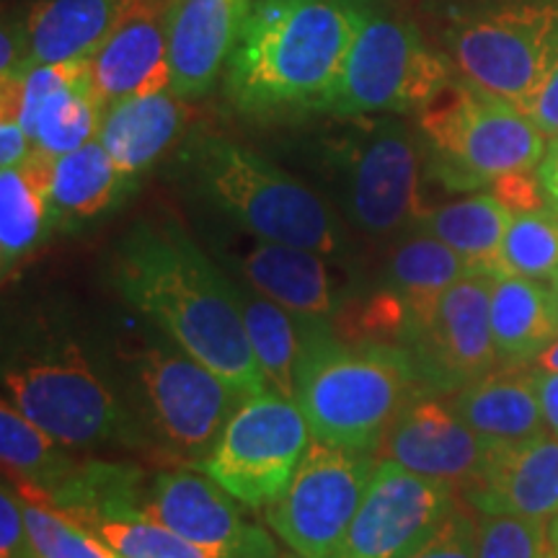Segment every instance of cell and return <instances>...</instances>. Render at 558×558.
Segmentation results:
<instances>
[{
    "label": "cell",
    "mask_w": 558,
    "mask_h": 558,
    "mask_svg": "<svg viewBox=\"0 0 558 558\" xmlns=\"http://www.w3.org/2000/svg\"><path fill=\"white\" fill-rule=\"evenodd\" d=\"M194 190L246 235L341 256L347 235L329 202L308 184L222 135L194 137L184 150Z\"/></svg>",
    "instance_id": "277c9868"
},
{
    "label": "cell",
    "mask_w": 558,
    "mask_h": 558,
    "mask_svg": "<svg viewBox=\"0 0 558 558\" xmlns=\"http://www.w3.org/2000/svg\"><path fill=\"white\" fill-rule=\"evenodd\" d=\"M458 486L378 460L339 558H401L460 505Z\"/></svg>",
    "instance_id": "5bb4252c"
},
{
    "label": "cell",
    "mask_w": 558,
    "mask_h": 558,
    "mask_svg": "<svg viewBox=\"0 0 558 558\" xmlns=\"http://www.w3.org/2000/svg\"><path fill=\"white\" fill-rule=\"evenodd\" d=\"M373 469V452L311 439L288 488L264 509L269 527L300 558H339Z\"/></svg>",
    "instance_id": "8fae6325"
},
{
    "label": "cell",
    "mask_w": 558,
    "mask_h": 558,
    "mask_svg": "<svg viewBox=\"0 0 558 558\" xmlns=\"http://www.w3.org/2000/svg\"><path fill=\"white\" fill-rule=\"evenodd\" d=\"M354 3H362V5H373V0H354Z\"/></svg>",
    "instance_id": "bcb514c9"
},
{
    "label": "cell",
    "mask_w": 558,
    "mask_h": 558,
    "mask_svg": "<svg viewBox=\"0 0 558 558\" xmlns=\"http://www.w3.org/2000/svg\"><path fill=\"white\" fill-rule=\"evenodd\" d=\"M512 209L497 194H473L450 205L427 209L414 228L427 230L452 251H458L471 267L494 269L501 241H505Z\"/></svg>",
    "instance_id": "f1b7e54d"
},
{
    "label": "cell",
    "mask_w": 558,
    "mask_h": 558,
    "mask_svg": "<svg viewBox=\"0 0 558 558\" xmlns=\"http://www.w3.org/2000/svg\"><path fill=\"white\" fill-rule=\"evenodd\" d=\"M550 541H554V550H556V556H558V514L554 520H550Z\"/></svg>",
    "instance_id": "f6af8a7d"
},
{
    "label": "cell",
    "mask_w": 558,
    "mask_h": 558,
    "mask_svg": "<svg viewBox=\"0 0 558 558\" xmlns=\"http://www.w3.org/2000/svg\"><path fill=\"white\" fill-rule=\"evenodd\" d=\"M478 558H558L550 520L478 514Z\"/></svg>",
    "instance_id": "e575fe53"
},
{
    "label": "cell",
    "mask_w": 558,
    "mask_h": 558,
    "mask_svg": "<svg viewBox=\"0 0 558 558\" xmlns=\"http://www.w3.org/2000/svg\"><path fill=\"white\" fill-rule=\"evenodd\" d=\"M120 0H39L24 19L32 65L88 62L111 29Z\"/></svg>",
    "instance_id": "cb8c5ba5"
},
{
    "label": "cell",
    "mask_w": 558,
    "mask_h": 558,
    "mask_svg": "<svg viewBox=\"0 0 558 558\" xmlns=\"http://www.w3.org/2000/svg\"><path fill=\"white\" fill-rule=\"evenodd\" d=\"M401 558H478V514L460 501L456 512L422 546Z\"/></svg>",
    "instance_id": "d590c367"
},
{
    "label": "cell",
    "mask_w": 558,
    "mask_h": 558,
    "mask_svg": "<svg viewBox=\"0 0 558 558\" xmlns=\"http://www.w3.org/2000/svg\"><path fill=\"white\" fill-rule=\"evenodd\" d=\"M494 194L505 202V205L512 209V213H525V209H538L548 205L546 192H543L538 171H520L509 173V177H501L494 181Z\"/></svg>",
    "instance_id": "f35d334b"
},
{
    "label": "cell",
    "mask_w": 558,
    "mask_h": 558,
    "mask_svg": "<svg viewBox=\"0 0 558 558\" xmlns=\"http://www.w3.org/2000/svg\"><path fill=\"white\" fill-rule=\"evenodd\" d=\"M230 262L241 271V282L300 318L329 320L337 308L331 267L316 251L251 235Z\"/></svg>",
    "instance_id": "ffe728a7"
},
{
    "label": "cell",
    "mask_w": 558,
    "mask_h": 558,
    "mask_svg": "<svg viewBox=\"0 0 558 558\" xmlns=\"http://www.w3.org/2000/svg\"><path fill=\"white\" fill-rule=\"evenodd\" d=\"M450 403L488 448L530 442L550 432L530 367H497L450 393Z\"/></svg>",
    "instance_id": "44dd1931"
},
{
    "label": "cell",
    "mask_w": 558,
    "mask_h": 558,
    "mask_svg": "<svg viewBox=\"0 0 558 558\" xmlns=\"http://www.w3.org/2000/svg\"><path fill=\"white\" fill-rule=\"evenodd\" d=\"M548 290H550V300H554V308H556V316H558V277L550 279Z\"/></svg>",
    "instance_id": "ee69618b"
},
{
    "label": "cell",
    "mask_w": 558,
    "mask_h": 558,
    "mask_svg": "<svg viewBox=\"0 0 558 558\" xmlns=\"http://www.w3.org/2000/svg\"><path fill=\"white\" fill-rule=\"evenodd\" d=\"M96 535L117 558H241L222 548L181 538L145 514H68Z\"/></svg>",
    "instance_id": "4dcf8cb0"
},
{
    "label": "cell",
    "mask_w": 558,
    "mask_h": 558,
    "mask_svg": "<svg viewBox=\"0 0 558 558\" xmlns=\"http://www.w3.org/2000/svg\"><path fill=\"white\" fill-rule=\"evenodd\" d=\"M50 156L34 148L24 166L0 169V259L11 275L37 248L50 220Z\"/></svg>",
    "instance_id": "484cf974"
},
{
    "label": "cell",
    "mask_w": 558,
    "mask_h": 558,
    "mask_svg": "<svg viewBox=\"0 0 558 558\" xmlns=\"http://www.w3.org/2000/svg\"><path fill=\"white\" fill-rule=\"evenodd\" d=\"M135 373L160 442L199 465L239 409L241 396L169 337L140 349Z\"/></svg>",
    "instance_id": "7c38bea8"
},
{
    "label": "cell",
    "mask_w": 558,
    "mask_h": 558,
    "mask_svg": "<svg viewBox=\"0 0 558 558\" xmlns=\"http://www.w3.org/2000/svg\"><path fill=\"white\" fill-rule=\"evenodd\" d=\"M538 179L550 205L558 207V137L548 140L546 156L538 163Z\"/></svg>",
    "instance_id": "b9f144b4"
},
{
    "label": "cell",
    "mask_w": 558,
    "mask_h": 558,
    "mask_svg": "<svg viewBox=\"0 0 558 558\" xmlns=\"http://www.w3.org/2000/svg\"><path fill=\"white\" fill-rule=\"evenodd\" d=\"M535 390H538V401L543 418H546V427L558 437V373L535 367Z\"/></svg>",
    "instance_id": "60d3db41"
},
{
    "label": "cell",
    "mask_w": 558,
    "mask_h": 558,
    "mask_svg": "<svg viewBox=\"0 0 558 558\" xmlns=\"http://www.w3.org/2000/svg\"><path fill=\"white\" fill-rule=\"evenodd\" d=\"M24 509L26 533L37 558H117L86 527L50 505L45 488L11 481Z\"/></svg>",
    "instance_id": "d6a6232c"
},
{
    "label": "cell",
    "mask_w": 558,
    "mask_h": 558,
    "mask_svg": "<svg viewBox=\"0 0 558 558\" xmlns=\"http://www.w3.org/2000/svg\"><path fill=\"white\" fill-rule=\"evenodd\" d=\"M0 558H37L26 533L21 499L9 484L0 492Z\"/></svg>",
    "instance_id": "8d00e7d4"
},
{
    "label": "cell",
    "mask_w": 558,
    "mask_h": 558,
    "mask_svg": "<svg viewBox=\"0 0 558 558\" xmlns=\"http://www.w3.org/2000/svg\"><path fill=\"white\" fill-rule=\"evenodd\" d=\"M104 101L96 94L90 73L81 75L68 86L54 90L34 122V148L50 158L78 150L81 145L96 140L104 120Z\"/></svg>",
    "instance_id": "1f68e13d"
},
{
    "label": "cell",
    "mask_w": 558,
    "mask_h": 558,
    "mask_svg": "<svg viewBox=\"0 0 558 558\" xmlns=\"http://www.w3.org/2000/svg\"><path fill=\"white\" fill-rule=\"evenodd\" d=\"M469 269L473 267L458 251H452L448 243L422 228H411L399 235L388 262L390 288L399 292L414 311V329L418 320L435 308L439 295L452 288Z\"/></svg>",
    "instance_id": "83f0119b"
},
{
    "label": "cell",
    "mask_w": 558,
    "mask_h": 558,
    "mask_svg": "<svg viewBox=\"0 0 558 558\" xmlns=\"http://www.w3.org/2000/svg\"><path fill=\"white\" fill-rule=\"evenodd\" d=\"M254 0H173L169 29V90L190 101L226 73Z\"/></svg>",
    "instance_id": "d6986e66"
},
{
    "label": "cell",
    "mask_w": 558,
    "mask_h": 558,
    "mask_svg": "<svg viewBox=\"0 0 558 558\" xmlns=\"http://www.w3.org/2000/svg\"><path fill=\"white\" fill-rule=\"evenodd\" d=\"M235 501L207 473L166 471L148 478L140 514L199 546L222 548L241 558H277L267 533L251 525Z\"/></svg>",
    "instance_id": "9a60e30c"
},
{
    "label": "cell",
    "mask_w": 558,
    "mask_h": 558,
    "mask_svg": "<svg viewBox=\"0 0 558 558\" xmlns=\"http://www.w3.org/2000/svg\"><path fill=\"white\" fill-rule=\"evenodd\" d=\"M239 305L248 344L254 349L256 362H259L262 373L267 375L269 386L295 401L298 367L300 357H303L311 318H300L295 313L284 311L282 305L264 298L246 282L239 284Z\"/></svg>",
    "instance_id": "4316f807"
},
{
    "label": "cell",
    "mask_w": 558,
    "mask_h": 558,
    "mask_svg": "<svg viewBox=\"0 0 558 558\" xmlns=\"http://www.w3.org/2000/svg\"><path fill=\"white\" fill-rule=\"evenodd\" d=\"M494 269L473 267L416 324L407 352L418 380L450 396L499 367L492 333Z\"/></svg>",
    "instance_id": "4fadbf2b"
},
{
    "label": "cell",
    "mask_w": 558,
    "mask_h": 558,
    "mask_svg": "<svg viewBox=\"0 0 558 558\" xmlns=\"http://www.w3.org/2000/svg\"><path fill=\"white\" fill-rule=\"evenodd\" d=\"M456 75L450 54L429 47L411 21L369 9L324 104V114L337 120L418 114Z\"/></svg>",
    "instance_id": "52a82bcc"
},
{
    "label": "cell",
    "mask_w": 558,
    "mask_h": 558,
    "mask_svg": "<svg viewBox=\"0 0 558 558\" xmlns=\"http://www.w3.org/2000/svg\"><path fill=\"white\" fill-rule=\"evenodd\" d=\"M0 458L11 481L34 484L47 494L75 469L65 445L29 422L9 399L0 403Z\"/></svg>",
    "instance_id": "f546056e"
},
{
    "label": "cell",
    "mask_w": 558,
    "mask_h": 558,
    "mask_svg": "<svg viewBox=\"0 0 558 558\" xmlns=\"http://www.w3.org/2000/svg\"><path fill=\"white\" fill-rule=\"evenodd\" d=\"M418 373L407 349L341 344L326 320L311 318L298 367L295 403L311 437L354 452H375L380 437L418 393Z\"/></svg>",
    "instance_id": "3957f363"
},
{
    "label": "cell",
    "mask_w": 558,
    "mask_h": 558,
    "mask_svg": "<svg viewBox=\"0 0 558 558\" xmlns=\"http://www.w3.org/2000/svg\"><path fill=\"white\" fill-rule=\"evenodd\" d=\"M34 153V140L19 120H0V169L24 166Z\"/></svg>",
    "instance_id": "ab89813d"
},
{
    "label": "cell",
    "mask_w": 558,
    "mask_h": 558,
    "mask_svg": "<svg viewBox=\"0 0 558 558\" xmlns=\"http://www.w3.org/2000/svg\"><path fill=\"white\" fill-rule=\"evenodd\" d=\"M331 143V169L347 222L373 241L399 239L427 213L424 143L396 117H354Z\"/></svg>",
    "instance_id": "8992f818"
},
{
    "label": "cell",
    "mask_w": 558,
    "mask_h": 558,
    "mask_svg": "<svg viewBox=\"0 0 558 558\" xmlns=\"http://www.w3.org/2000/svg\"><path fill=\"white\" fill-rule=\"evenodd\" d=\"M492 333L499 367H527L558 339L548 284L494 271Z\"/></svg>",
    "instance_id": "603a6c76"
},
{
    "label": "cell",
    "mask_w": 558,
    "mask_h": 558,
    "mask_svg": "<svg viewBox=\"0 0 558 558\" xmlns=\"http://www.w3.org/2000/svg\"><path fill=\"white\" fill-rule=\"evenodd\" d=\"M535 365L543 367V369H554V373H558V339L554 341V344H548V349L541 354Z\"/></svg>",
    "instance_id": "7bdbcfd3"
},
{
    "label": "cell",
    "mask_w": 558,
    "mask_h": 558,
    "mask_svg": "<svg viewBox=\"0 0 558 558\" xmlns=\"http://www.w3.org/2000/svg\"><path fill=\"white\" fill-rule=\"evenodd\" d=\"M117 290L160 331L205 362L241 399L269 390L248 344L239 284L173 220H143L117 243Z\"/></svg>",
    "instance_id": "6da1fadb"
},
{
    "label": "cell",
    "mask_w": 558,
    "mask_h": 558,
    "mask_svg": "<svg viewBox=\"0 0 558 558\" xmlns=\"http://www.w3.org/2000/svg\"><path fill=\"white\" fill-rule=\"evenodd\" d=\"M486 452L488 445L458 416L450 399L416 393L380 437L373 456L448 481L460 492L481 471Z\"/></svg>",
    "instance_id": "e0dca14e"
},
{
    "label": "cell",
    "mask_w": 558,
    "mask_h": 558,
    "mask_svg": "<svg viewBox=\"0 0 558 558\" xmlns=\"http://www.w3.org/2000/svg\"><path fill=\"white\" fill-rule=\"evenodd\" d=\"M173 0H120L114 21L88 73L96 94L109 104L169 90V29Z\"/></svg>",
    "instance_id": "2e32d148"
},
{
    "label": "cell",
    "mask_w": 558,
    "mask_h": 558,
    "mask_svg": "<svg viewBox=\"0 0 558 558\" xmlns=\"http://www.w3.org/2000/svg\"><path fill=\"white\" fill-rule=\"evenodd\" d=\"M497 271L550 282L558 277V207L512 213Z\"/></svg>",
    "instance_id": "836d02e7"
},
{
    "label": "cell",
    "mask_w": 558,
    "mask_h": 558,
    "mask_svg": "<svg viewBox=\"0 0 558 558\" xmlns=\"http://www.w3.org/2000/svg\"><path fill=\"white\" fill-rule=\"evenodd\" d=\"M460 499L478 514H518L554 520L558 514V437L488 448L484 465L460 488Z\"/></svg>",
    "instance_id": "ac0fdd59"
},
{
    "label": "cell",
    "mask_w": 558,
    "mask_h": 558,
    "mask_svg": "<svg viewBox=\"0 0 558 558\" xmlns=\"http://www.w3.org/2000/svg\"><path fill=\"white\" fill-rule=\"evenodd\" d=\"M373 5L354 0H254L222 88L243 114L324 111Z\"/></svg>",
    "instance_id": "7a4b0ae2"
},
{
    "label": "cell",
    "mask_w": 558,
    "mask_h": 558,
    "mask_svg": "<svg viewBox=\"0 0 558 558\" xmlns=\"http://www.w3.org/2000/svg\"><path fill=\"white\" fill-rule=\"evenodd\" d=\"M520 111H525L527 120L548 140L558 137V58L548 68V73L543 75V81L533 90V96L522 104Z\"/></svg>",
    "instance_id": "74e56055"
},
{
    "label": "cell",
    "mask_w": 558,
    "mask_h": 558,
    "mask_svg": "<svg viewBox=\"0 0 558 558\" xmlns=\"http://www.w3.org/2000/svg\"><path fill=\"white\" fill-rule=\"evenodd\" d=\"M429 171L450 190H481L501 177L538 171L548 137L514 104L456 75L416 114Z\"/></svg>",
    "instance_id": "5b68a950"
},
{
    "label": "cell",
    "mask_w": 558,
    "mask_h": 558,
    "mask_svg": "<svg viewBox=\"0 0 558 558\" xmlns=\"http://www.w3.org/2000/svg\"><path fill=\"white\" fill-rule=\"evenodd\" d=\"M11 403L65 448L114 442L130 432V414L78 344H62L37 360L5 367Z\"/></svg>",
    "instance_id": "30bf717a"
},
{
    "label": "cell",
    "mask_w": 558,
    "mask_h": 558,
    "mask_svg": "<svg viewBox=\"0 0 558 558\" xmlns=\"http://www.w3.org/2000/svg\"><path fill=\"white\" fill-rule=\"evenodd\" d=\"M128 173L99 140L52 160L50 220L58 228H73L107 213L132 190Z\"/></svg>",
    "instance_id": "d4e9b609"
},
{
    "label": "cell",
    "mask_w": 558,
    "mask_h": 558,
    "mask_svg": "<svg viewBox=\"0 0 558 558\" xmlns=\"http://www.w3.org/2000/svg\"><path fill=\"white\" fill-rule=\"evenodd\" d=\"M190 111L171 90L130 96L104 109L96 140L130 179L148 171L186 128Z\"/></svg>",
    "instance_id": "7402d4cb"
},
{
    "label": "cell",
    "mask_w": 558,
    "mask_h": 558,
    "mask_svg": "<svg viewBox=\"0 0 558 558\" xmlns=\"http://www.w3.org/2000/svg\"><path fill=\"white\" fill-rule=\"evenodd\" d=\"M448 54L458 75L522 109L558 58V0H514L450 26Z\"/></svg>",
    "instance_id": "ba28073f"
},
{
    "label": "cell",
    "mask_w": 558,
    "mask_h": 558,
    "mask_svg": "<svg viewBox=\"0 0 558 558\" xmlns=\"http://www.w3.org/2000/svg\"><path fill=\"white\" fill-rule=\"evenodd\" d=\"M311 439L303 409L269 388L239 403L199 469L243 507L267 509L295 476Z\"/></svg>",
    "instance_id": "9c48e42d"
}]
</instances>
